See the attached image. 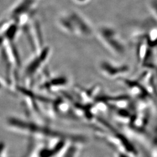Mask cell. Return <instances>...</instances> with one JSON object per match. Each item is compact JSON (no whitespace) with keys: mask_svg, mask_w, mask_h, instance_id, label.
I'll list each match as a JSON object with an SVG mask.
<instances>
[{"mask_svg":"<svg viewBox=\"0 0 157 157\" xmlns=\"http://www.w3.org/2000/svg\"><path fill=\"white\" fill-rule=\"evenodd\" d=\"M6 126L7 129L13 132L27 135L36 140L66 139L82 144H84L87 141L86 137L82 135L53 128L41 121L10 117L6 119Z\"/></svg>","mask_w":157,"mask_h":157,"instance_id":"cell-1","label":"cell"},{"mask_svg":"<svg viewBox=\"0 0 157 157\" xmlns=\"http://www.w3.org/2000/svg\"><path fill=\"white\" fill-rule=\"evenodd\" d=\"M49 55V50L47 48L39 54L37 56L29 63L25 69L23 77L27 84V87H32L34 84L36 78L41 72L47 62Z\"/></svg>","mask_w":157,"mask_h":157,"instance_id":"cell-2","label":"cell"},{"mask_svg":"<svg viewBox=\"0 0 157 157\" xmlns=\"http://www.w3.org/2000/svg\"><path fill=\"white\" fill-rule=\"evenodd\" d=\"M69 81L68 78L65 76H57L51 77L47 75L45 79L39 85V89L41 91L47 92L61 91L62 89L67 87L69 84Z\"/></svg>","mask_w":157,"mask_h":157,"instance_id":"cell-3","label":"cell"}]
</instances>
